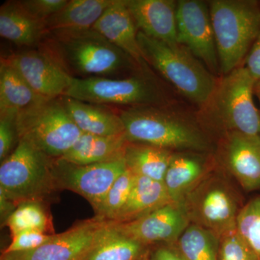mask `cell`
Segmentation results:
<instances>
[{"label":"cell","instance_id":"4dcf8cb0","mask_svg":"<svg viewBox=\"0 0 260 260\" xmlns=\"http://www.w3.org/2000/svg\"><path fill=\"white\" fill-rule=\"evenodd\" d=\"M218 260H260V258L236 228L220 237Z\"/></svg>","mask_w":260,"mask_h":260},{"label":"cell","instance_id":"7a4b0ae2","mask_svg":"<svg viewBox=\"0 0 260 260\" xmlns=\"http://www.w3.org/2000/svg\"><path fill=\"white\" fill-rule=\"evenodd\" d=\"M126 140L173 152L212 153L211 140L195 115L172 108V104L129 107L119 111Z\"/></svg>","mask_w":260,"mask_h":260},{"label":"cell","instance_id":"9a60e30c","mask_svg":"<svg viewBox=\"0 0 260 260\" xmlns=\"http://www.w3.org/2000/svg\"><path fill=\"white\" fill-rule=\"evenodd\" d=\"M3 59L13 65L32 90L44 99L64 96L73 79L40 49L21 51Z\"/></svg>","mask_w":260,"mask_h":260},{"label":"cell","instance_id":"8992f818","mask_svg":"<svg viewBox=\"0 0 260 260\" xmlns=\"http://www.w3.org/2000/svg\"><path fill=\"white\" fill-rule=\"evenodd\" d=\"M146 67L145 64L135 74L122 78H73L64 96L98 105L126 108L172 104Z\"/></svg>","mask_w":260,"mask_h":260},{"label":"cell","instance_id":"74e56055","mask_svg":"<svg viewBox=\"0 0 260 260\" xmlns=\"http://www.w3.org/2000/svg\"><path fill=\"white\" fill-rule=\"evenodd\" d=\"M254 94H255L256 96L257 97L260 105V82H258V83H256L255 88H254Z\"/></svg>","mask_w":260,"mask_h":260},{"label":"cell","instance_id":"ac0fdd59","mask_svg":"<svg viewBox=\"0 0 260 260\" xmlns=\"http://www.w3.org/2000/svg\"><path fill=\"white\" fill-rule=\"evenodd\" d=\"M93 28L131 56L138 64H144V56L138 40V30L124 0H114Z\"/></svg>","mask_w":260,"mask_h":260},{"label":"cell","instance_id":"d590c367","mask_svg":"<svg viewBox=\"0 0 260 260\" xmlns=\"http://www.w3.org/2000/svg\"><path fill=\"white\" fill-rule=\"evenodd\" d=\"M148 260H185L174 245L155 246L150 249Z\"/></svg>","mask_w":260,"mask_h":260},{"label":"cell","instance_id":"ba28073f","mask_svg":"<svg viewBox=\"0 0 260 260\" xmlns=\"http://www.w3.org/2000/svg\"><path fill=\"white\" fill-rule=\"evenodd\" d=\"M54 159L26 140L20 139L0 166V189L18 205L42 203L56 190L52 174Z\"/></svg>","mask_w":260,"mask_h":260},{"label":"cell","instance_id":"8fae6325","mask_svg":"<svg viewBox=\"0 0 260 260\" xmlns=\"http://www.w3.org/2000/svg\"><path fill=\"white\" fill-rule=\"evenodd\" d=\"M177 42L187 48L213 75L220 66L209 4L200 0H179L177 7Z\"/></svg>","mask_w":260,"mask_h":260},{"label":"cell","instance_id":"e575fe53","mask_svg":"<svg viewBox=\"0 0 260 260\" xmlns=\"http://www.w3.org/2000/svg\"><path fill=\"white\" fill-rule=\"evenodd\" d=\"M244 67L256 83L260 82V34L246 56L245 66Z\"/></svg>","mask_w":260,"mask_h":260},{"label":"cell","instance_id":"7c38bea8","mask_svg":"<svg viewBox=\"0 0 260 260\" xmlns=\"http://www.w3.org/2000/svg\"><path fill=\"white\" fill-rule=\"evenodd\" d=\"M107 220L95 216L77 223L34 250L2 254L3 260H84Z\"/></svg>","mask_w":260,"mask_h":260},{"label":"cell","instance_id":"44dd1931","mask_svg":"<svg viewBox=\"0 0 260 260\" xmlns=\"http://www.w3.org/2000/svg\"><path fill=\"white\" fill-rule=\"evenodd\" d=\"M128 143L125 134L107 137L83 133L60 158L77 165L116 161L124 158Z\"/></svg>","mask_w":260,"mask_h":260},{"label":"cell","instance_id":"4fadbf2b","mask_svg":"<svg viewBox=\"0 0 260 260\" xmlns=\"http://www.w3.org/2000/svg\"><path fill=\"white\" fill-rule=\"evenodd\" d=\"M215 158L219 167L243 189H260V138L233 132L218 140Z\"/></svg>","mask_w":260,"mask_h":260},{"label":"cell","instance_id":"277c9868","mask_svg":"<svg viewBox=\"0 0 260 260\" xmlns=\"http://www.w3.org/2000/svg\"><path fill=\"white\" fill-rule=\"evenodd\" d=\"M145 61L183 96L200 107L215 88L218 78L187 48L179 43L156 40L138 31Z\"/></svg>","mask_w":260,"mask_h":260},{"label":"cell","instance_id":"7402d4cb","mask_svg":"<svg viewBox=\"0 0 260 260\" xmlns=\"http://www.w3.org/2000/svg\"><path fill=\"white\" fill-rule=\"evenodd\" d=\"M171 203L164 182L135 175L129 198L113 222L133 221Z\"/></svg>","mask_w":260,"mask_h":260},{"label":"cell","instance_id":"836d02e7","mask_svg":"<svg viewBox=\"0 0 260 260\" xmlns=\"http://www.w3.org/2000/svg\"><path fill=\"white\" fill-rule=\"evenodd\" d=\"M19 3L34 18L44 22L62 9L68 0H22Z\"/></svg>","mask_w":260,"mask_h":260},{"label":"cell","instance_id":"1f68e13d","mask_svg":"<svg viewBox=\"0 0 260 260\" xmlns=\"http://www.w3.org/2000/svg\"><path fill=\"white\" fill-rule=\"evenodd\" d=\"M18 114L15 112L0 113V160L8 158L18 143L16 121Z\"/></svg>","mask_w":260,"mask_h":260},{"label":"cell","instance_id":"3957f363","mask_svg":"<svg viewBox=\"0 0 260 260\" xmlns=\"http://www.w3.org/2000/svg\"><path fill=\"white\" fill-rule=\"evenodd\" d=\"M256 83L244 66L218 78L210 96L194 114L205 133L219 138L233 132L260 138V112L254 102Z\"/></svg>","mask_w":260,"mask_h":260},{"label":"cell","instance_id":"2e32d148","mask_svg":"<svg viewBox=\"0 0 260 260\" xmlns=\"http://www.w3.org/2000/svg\"><path fill=\"white\" fill-rule=\"evenodd\" d=\"M218 166L213 153L174 152L164 179L172 201L181 203Z\"/></svg>","mask_w":260,"mask_h":260},{"label":"cell","instance_id":"83f0119b","mask_svg":"<svg viewBox=\"0 0 260 260\" xmlns=\"http://www.w3.org/2000/svg\"><path fill=\"white\" fill-rule=\"evenodd\" d=\"M4 224L9 228L13 237L24 232L46 233L50 222L42 203L25 202L17 207Z\"/></svg>","mask_w":260,"mask_h":260},{"label":"cell","instance_id":"52a82bcc","mask_svg":"<svg viewBox=\"0 0 260 260\" xmlns=\"http://www.w3.org/2000/svg\"><path fill=\"white\" fill-rule=\"evenodd\" d=\"M179 203L190 223L220 238L237 228V218L244 205L239 191L219 166Z\"/></svg>","mask_w":260,"mask_h":260},{"label":"cell","instance_id":"f546056e","mask_svg":"<svg viewBox=\"0 0 260 260\" xmlns=\"http://www.w3.org/2000/svg\"><path fill=\"white\" fill-rule=\"evenodd\" d=\"M237 229L260 258V196L243 205L237 218Z\"/></svg>","mask_w":260,"mask_h":260},{"label":"cell","instance_id":"d6a6232c","mask_svg":"<svg viewBox=\"0 0 260 260\" xmlns=\"http://www.w3.org/2000/svg\"><path fill=\"white\" fill-rule=\"evenodd\" d=\"M54 235L39 232L20 233L12 237L11 243L3 254L34 250L49 242Z\"/></svg>","mask_w":260,"mask_h":260},{"label":"cell","instance_id":"f1b7e54d","mask_svg":"<svg viewBox=\"0 0 260 260\" xmlns=\"http://www.w3.org/2000/svg\"><path fill=\"white\" fill-rule=\"evenodd\" d=\"M135 177V174L126 169L108 191L95 216L107 221H114L129 198Z\"/></svg>","mask_w":260,"mask_h":260},{"label":"cell","instance_id":"5bb4252c","mask_svg":"<svg viewBox=\"0 0 260 260\" xmlns=\"http://www.w3.org/2000/svg\"><path fill=\"white\" fill-rule=\"evenodd\" d=\"M113 223L127 237L153 248L175 244L190 221L183 205L172 202L133 221Z\"/></svg>","mask_w":260,"mask_h":260},{"label":"cell","instance_id":"ffe728a7","mask_svg":"<svg viewBox=\"0 0 260 260\" xmlns=\"http://www.w3.org/2000/svg\"><path fill=\"white\" fill-rule=\"evenodd\" d=\"M44 22L29 14L19 1H8L0 8V36L25 47H39L47 35Z\"/></svg>","mask_w":260,"mask_h":260},{"label":"cell","instance_id":"603a6c76","mask_svg":"<svg viewBox=\"0 0 260 260\" xmlns=\"http://www.w3.org/2000/svg\"><path fill=\"white\" fill-rule=\"evenodd\" d=\"M151 248L118 230L108 221L84 260H148Z\"/></svg>","mask_w":260,"mask_h":260},{"label":"cell","instance_id":"30bf717a","mask_svg":"<svg viewBox=\"0 0 260 260\" xmlns=\"http://www.w3.org/2000/svg\"><path fill=\"white\" fill-rule=\"evenodd\" d=\"M126 170L124 158L90 165H77L56 158L52 165L56 189H67L81 195L91 205L95 214L113 184Z\"/></svg>","mask_w":260,"mask_h":260},{"label":"cell","instance_id":"8d00e7d4","mask_svg":"<svg viewBox=\"0 0 260 260\" xmlns=\"http://www.w3.org/2000/svg\"><path fill=\"white\" fill-rule=\"evenodd\" d=\"M18 205H15V203L6 196L4 191L0 189V212L3 223L6 222L10 215L16 209Z\"/></svg>","mask_w":260,"mask_h":260},{"label":"cell","instance_id":"d6986e66","mask_svg":"<svg viewBox=\"0 0 260 260\" xmlns=\"http://www.w3.org/2000/svg\"><path fill=\"white\" fill-rule=\"evenodd\" d=\"M61 100L68 114L84 134L107 137L125 134L119 113L73 98L62 96Z\"/></svg>","mask_w":260,"mask_h":260},{"label":"cell","instance_id":"d4e9b609","mask_svg":"<svg viewBox=\"0 0 260 260\" xmlns=\"http://www.w3.org/2000/svg\"><path fill=\"white\" fill-rule=\"evenodd\" d=\"M47 100L43 99L24 79L13 65L5 59L0 64V113L23 112Z\"/></svg>","mask_w":260,"mask_h":260},{"label":"cell","instance_id":"cb8c5ba5","mask_svg":"<svg viewBox=\"0 0 260 260\" xmlns=\"http://www.w3.org/2000/svg\"><path fill=\"white\" fill-rule=\"evenodd\" d=\"M114 0H70L62 9L44 21L47 34L56 30H81L94 24Z\"/></svg>","mask_w":260,"mask_h":260},{"label":"cell","instance_id":"9c48e42d","mask_svg":"<svg viewBox=\"0 0 260 260\" xmlns=\"http://www.w3.org/2000/svg\"><path fill=\"white\" fill-rule=\"evenodd\" d=\"M16 126L19 140H26L53 159L61 158L83 134L61 97L42 101L18 113Z\"/></svg>","mask_w":260,"mask_h":260},{"label":"cell","instance_id":"6da1fadb","mask_svg":"<svg viewBox=\"0 0 260 260\" xmlns=\"http://www.w3.org/2000/svg\"><path fill=\"white\" fill-rule=\"evenodd\" d=\"M39 49L75 78H114L146 64H138L93 28L49 32Z\"/></svg>","mask_w":260,"mask_h":260},{"label":"cell","instance_id":"4316f807","mask_svg":"<svg viewBox=\"0 0 260 260\" xmlns=\"http://www.w3.org/2000/svg\"><path fill=\"white\" fill-rule=\"evenodd\" d=\"M220 237L190 223L174 244L185 260H218Z\"/></svg>","mask_w":260,"mask_h":260},{"label":"cell","instance_id":"484cf974","mask_svg":"<svg viewBox=\"0 0 260 260\" xmlns=\"http://www.w3.org/2000/svg\"><path fill=\"white\" fill-rule=\"evenodd\" d=\"M174 153L153 145L129 142L124 158L126 169L135 175L164 182Z\"/></svg>","mask_w":260,"mask_h":260},{"label":"cell","instance_id":"5b68a950","mask_svg":"<svg viewBox=\"0 0 260 260\" xmlns=\"http://www.w3.org/2000/svg\"><path fill=\"white\" fill-rule=\"evenodd\" d=\"M209 4L220 73L240 67L260 34V7L251 0H213Z\"/></svg>","mask_w":260,"mask_h":260},{"label":"cell","instance_id":"e0dca14e","mask_svg":"<svg viewBox=\"0 0 260 260\" xmlns=\"http://www.w3.org/2000/svg\"><path fill=\"white\" fill-rule=\"evenodd\" d=\"M124 3L138 31L161 42H177V2L124 0Z\"/></svg>","mask_w":260,"mask_h":260},{"label":"cell","instance_id":"f35d334b","mask_svg":"<svg viewBox=\"0 0 260 260\" xmlns=\"http://www.w3.org/2000/svg\"><path fill=\"white\" fill-rule=\"evenodd\" d=\"M0 260H3V259H0Z\"/></svg>","mask_w":260,"mask_h":260}]
</instances>
